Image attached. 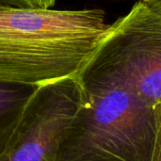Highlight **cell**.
I'll return each instance as SVG.
<instances>
[{
    "mask_svg": "<svg viewBox=\"0 0 161 161\" xmlns=\"http://www.w3.org/2000/svg\"><path fill=\"white\" fill-rule=\"evenodd\" d=\"M109 25L99 8L66 10L0 2V81L40 86L76 77Z\"/></svg>",
    "mask_w": 161,
    "mask_h": 161,
    "instance_id": "obj_1",
    "label": "cell"
},
{
    "mask_svg": "<svg viewBox=\"0 0 161 161\" xmlns=\"http://www.w3.org/2000/svg\"><path fill=\"white\" fill-rule=\"evenodd\" d=\"M76 79L80 106L57 161H152L154 108L121 87Z\"/></svg>",
    "mask_w": 161,
    "mask_h": 161,
    "instance_id": "obj_2",
    "label": "cell"
},
{
    "mask_svg": "<svg viewBox=\"0 0 161 161\" xmlns=\"http://www.w3.org/2000/svg\"><path fill=\"white\" fill-rule=\"evenodd\" d=\"M76 77L121 87L161 103V9L142 1L118 19Z\"/></svg>",
    "mask_w": 161,
    "mask_h": 161,
    "instance_id": "obj_3",
    "label": "cell"
},
{
    "mask_svg": "<svg viewBox=\"0 0 161 161\" xmlns=\"http://www.w3.org/2000/svg\"><path fill=\"white\" fill-rule=\"evenodd\" d=\"M80 101L81 89L76 77L38 86L1 153L0 161H57Z\"/></svg>",
    "mask_w": 161,
    "mask_h": 161,
    "instance_id": "obj_4",
    "label": "cell"
},
{
    "mask_svg": "<svg viewBox=\"0 0 161 161\" xmlns=\"http://www.w3.org/2000/svg\"><path fill=\"white\" fill-rule=\"evenodd\" d=\"M37 88L0 81V155Z\"/></svg>",
    "mask_w": 161,
    "mask_h": 161,
    "instance_id": "obj_5",
    "label": "cell"
},
{
    "mask_svg": "<svg viewBox=\"0 0 161 161\" xmlns=\"http://www.w3.org/2000/svg\"><path fill=\"white\" fill-rule=\"evenodd\" d=\"M155 144L152 161H161V103L154 108Z\"/></svg>",
    "mask_w": 161,
    "mask_h": 161,
    "instance_id": "obj_6",
    "label": "cell"
},
{
    "mask_svg": "<svg viewBox=\"0 0 161 161\" xmlns=\"http://www.w3.org/2000/svg\"><path fill=\"white\" fill-rule=\"evenodd\" d=\"M0 2L8 5L18 6V7H30V8L38 7V3L36 0H0Z\"/></svg>",
    "mask_w": 161,
    "mask_h": 161,
    "instance_id": "obj_7",
    "label": "cell"
},
{
    "mask_svg": "<svg viewBox=\"0 0 161 161\" xmlns=\"http://www.w3.org/2000/svg\"><path fill=\"white\" fill-rule=\"evenodd\" d=\"M38 3V6L40 8H52L57 0H36Z\"/></svg>",
    "mask_w": 161,
    "mask_h": 161,
    "instance_id": "obj_8",
    "label": "cell"
},
{
    "mask_svg": "<svg viewBox=\"0 0 161 161\" xmlns=\"http://www.w3.org/2000/svg\"><path fill=\"white\" fill-rule=\"evenodd\" d=\"M141 1L161 9V0H141Z\"/></svg>",
    "mask_w": 161,
    "mask_h": 161,
    "instance_id": "obj_9",
    "label": "cell"
}]
</instances>
